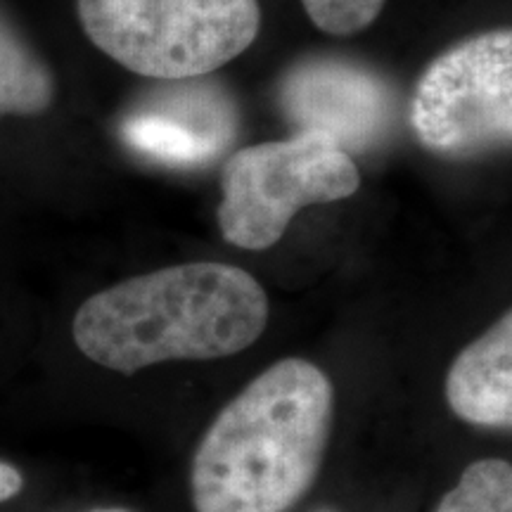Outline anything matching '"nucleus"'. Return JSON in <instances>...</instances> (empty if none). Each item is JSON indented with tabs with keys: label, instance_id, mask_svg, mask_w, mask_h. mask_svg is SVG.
<instances>
[{
	"label": "nucleus",
	"instance_id": "obj_13",
	"mask_svg": "<svg viewBox=\"0 0 512 512\" xmlns=\"http://www.w3.org/2000/svg\"><path fill=\"white\" fill-rule=\"evenodd\" d=\"M98 512H128V510H98Z\"/></svg>",
	"mask_w": 512,
	"mask_h": 512
},
{
	"label": "nucleus",
	"instance_id": "obj_2",
	"mask_svg": "<svg viewBox=\"0 0 512 512\" xmlns=\"http://www.w3.org/2000/svg\"><path fill=\"white\" fill-rule=\"evenodd\" d=\"M335 394L304 358H283L216 415L192 460L195 512H287L316 482Z\"/></svg>",
	"mask_w": 512,
	"mask_h": 512
},
{
	"label": "nucleus",
	"instance_id": "obj_4",
	"mask_svg": "<svg viewBox=\"0 0 512 512\" xmlns=\"http://www.w3.org/2000/svg\"><path fill=\"white\" fill-rule=\"evenodd\" d=\"M358 185L354 159L320 131L242 147L221 169V233L230 245L261 252L304 207L347 200Z\"/></svg>",
	"mask_w": 512,
	"mask_h": 512
},
{
	"label": "nucleus",
	"instance_id": "obj_1",
	"mask_svg": "<svg viewBox=\"0 0 512 512\" xmlns=\"http://www.w3.org/2000/svg\"><path fill=\"white\" fill-rule=\"evenodd\" d=\"M271 304L247 271L192 261L136 275L93 294L74 316L83 356L133 375L166 361L240 354L266 330Z\"/></svg>",
	"mask_w": 512,
	"mask_h": 512
},
{
	"label": "nucleus",
	"instance_id": "obj_6",
	"mask_svg": "<svg viewBox=\"0 0 512 512\" xmlns=\"http://www.w3.org/2000/svg\"><path fill=\"white\" fill-rule=\"evenodd\" d=\"M287 114L302 131H320L342 150L363 152L387 131L392 95L375 74L339 60H311L283 83Z\"/></svg>",
	"mask_w": 512,
	"mask_h": 512
},
{
	"label": "nucleus",
	"instance_id": "obj_8",
	"mask_svg": "<svg viewBox=\"0 0 512 512\" xmlns=\"http://www.w3.org/2000/svg\"><path fill=\"white\" fill-rule=\"evenodd\" d=\"M446 401L460 420L512 425V313L460 351L446 375Z\"/></svg>",
	"mask_w": 512,
	"mask_h": 512
},
{
	"label": "nucleus",
	"instance_id": "obj_11",
	"mask_svg": "<svg viewBox=\"0 0 512 512\" xmlns=\"http://www.w3.org/2000/svg\"><path fill=\"white\" fill-rule=\"evenodd\" d=\"M387 0H302L306 15L330 36H354L380 17Z\"/></svg>",
	"mask_w": 512,
	"mask_h": 512
},
{
	"label": "nucleus",
	"instance_id": "obj_9",
	"mask_svg": "<svg viewBox=\"0 0 512 512\" xmlns=\"http://www.w3.org/2000/svg\"><path fill=\"white\" fill-rule=\"evenodd\" d=\"M55 91L53 69L0 5V119L48 112Z\"/></svg>",
	"mask_w": 512,
	"mask_h": 512
},
{
	"label": "nucleus",
	"instance_id": "obj_14",
	"mask_svg": "<svg viewBox=\"0 0 512 512\" xmlns=\"http://www.w3.org/2000/svg\"><path fill=\"white\" fill-rule=\"evenodd\" d=\"M323 512H328V510H323Z\"/></svg>",
	"mask_w": 512,
	"mask_h": 512
},
{
	"label": "nucleus",
	"instance_id": "obj_12",
	"mask_svg": "<svg viewBox=\"0 0 512 512\" xmlns=\"http://www.w3.org/2000/svg\"><path fill=\"white\" fill-rule=\"evenodd\" d=\"M24 486V477L17 467L10 463H0V503L15 498Z\"/></svg>",
	"mask_w": 512,
	"mask_h": 512
},
{
	"label": "nucleus",
	"instance_id": "obj_7",
	"mask_svg": "<svg viewBox=\"0 0 512 512\" xmlns=\"http://www.w3.org/2000/svg\"><path fill=\"white\" fill-rule=\"evenodd\" d=\"M235 117L211 88L176 91L169 100L128 117L121 138L140 155L166 164H200L233 136Z\"/></svg>",
	"mask_w": 512,
	"mask_h": 512
},
{
	"label": "nucleus",
	"instance_id": "obj_10",
	"mask_svg": "<svg viewBox=\"0 0 512 512\" xmlns=\"http://www.w3.org/2000/svg\"><path fill=\"white\" fill-rule=\"evenodd\" d=\"M434 512H512V467L508 460L484 458L472 463Z\"/></svg>",
	"mask_w": 512,
	"mask_h": 512
},
{
	"label": "nucleus",
	"instance_id": "obj_3",
	"mask_svg": "<svg viewBox=\"0 0 512 512\" xmlns=\"http://www.w3.org/2000/svg\"><path fill=\"white\" fill-rule=\"evenodd\" d=\"M86 36L121 67L159 81L200 79L259 36V0H76Z\"/></svg>",
	"mask_w": 512,
	"mask_h": 512
},
{
	"label": "nucleus",
	"instance_id": "obj_5",
	"mask_svg": "<svg viewBox=\"0 0 512 512\" xmlns=\"http://www.w3.org/2000/svg\"><path fill=\"white\" fill-rule=\"evenodd\" d=\"M422 147L475 159L512 138V31L470 36L427 64L408 107Z\"/></svg>",
	"mask_w": 512,
	"mask_h": 512
}]
</instances>
